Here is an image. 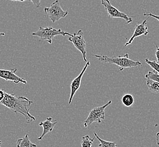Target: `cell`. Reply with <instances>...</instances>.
Wrapping results in <instances>:
<instances>
[{
	"label": "cell",
	"mask_w": 159,
	"mask_h": 147,
	"mask_svg": "<svg viewBox=\"0 0 159 147\" xmlns=\"http://www.w3.org/2000/svg\"><path fill=\"white\" fill-rule=\"evenodd\" d=\"M32 103V101L25 96H16L5 92L3 99L0 101V105L5 106L15 113L22 114L25 118L27 123H30L36 121L35 117L30 113V106Z\"/></svg>",
	"instance_id": "cell-1"
},
{
	"label": "cell",
	"mask_w": 159,
	"mask_h": 147,
	"mask_svg": "<svg viewBox=\"0 0 159 147\" xmlns=\"http://www.w3.org/2000/svg\"><path fill=\"white\" fill-rule=\"evenodd\" d=\"M94 57L97 58L99 61L108 63L111 64L116 65L119 67V71H122L125 69L132 67H139L142 66V64L138 61H134L129 58V53H126L124 56H117L109 57L107 56L94 55Z\"/></svg>",
	"instance_id": "cell-2"
},
{
	"label": "cell",
	"mask_w": 159,
	"mask_h": 147,
	"mask_svg": "<svg viewBox=\"0 0 159 147\" xmlns=\"http://www.w3.org/2000/svg\"><path fill=\"white\" fill-rule=\"evenodd\" d=\"M32 36H37L40 38V40L47 41L49 44H51L53 42V39L55 36L57 35H62L64 36H71L72 34L69 32L62 31L60 29H53L52 27H39V29L36 32H33Z\"/></svg>",
	"instance_id": "cell-3"
},
{
	"label": "cell",
	"mask_w": 159,
	"mask_h": 147,
	"mask_svg": "<svg viewBox=\"0 0 159 147\" xmlns=\"http://www.w3.org/2000/svg\"><path fill=\"white\" fill-rule=\"evenodd\" d=\"M111 100L101 106H98L92 109L89 112V115L84 121V126L86 128L94 122L101 123L102 120L105 118V109L111 104Z\"/></svg>",
	"instance_id": "cell-4"
},
{
	"label": "cell",
	"mask_w": 159,
	"mask_h": 147,
	"mask_svg": "<svg viewBox=\"0 0 159 147\" xmlns=\"http://www.w3.org/2000/svg\"><path fill=\"white\" fill-rule=\"evenodd\" d=\"M44 13L47 14L52 23H56L68 15L67 11H64L61 7L59 0H56L50 7L44 8Z\"/></svg>",
	"instance_id": "cell-5"
},
{
	"label": "cell",
	"mask_w": 159,
	"mask_h": 147,
	"mask_svg": "<svg viewBox=\"0 0 159 147\" xmlns=\"http://www.w3.org/2000/svg\"><path fill=\"white\" fill-rule=\"evenodd\" d=\"M101 3L107 11L108 16L111 18H121L125 20L126 24L133 22V17L127 16L126 13H122L116 7H113L109 0H100Z\"/></svg>",
	"instance_id": "cell-6"
},
{
	"label": "cell",
	"mask_w": 159,
	"mask_h": 147,
	"mask_svg": "<svg viewBox=\"0 0 159 147\" xmlns=\"http://www.w3.org/2000/svg\"><path fill=\"white\" fill-rule=\"evenodd\" d=\"M68 40L72 42L77 50H78L82 53L83 60L84 62H87L86 43L83 37L82 30L80 29L77 33H75L73 35L72 34V35L68 38Z\"/></svg>",
	"instance_id": "cell-7"
},
{
	"label": "cell",
	"mask_w": 159,
	"mask_h": 147,
	"mask_svg": "<svg viewBox=\"0 0 159 147\" xmlns=\"http://www.w3.org/2000/svg\"><path fill=\"white\" fill-rule=\"evenodd\" d=\"M17 71L18 69L16 68H14L10 70L0 69V78H2L6 81H10L16 84L22 83L23 84H27V80L24 78L18 77L16 74Z\"/></svg>",
	"instance_id": "cell-8"
},
{
	"label": "cell",
	"mask_w": 159,
	"mask_h": 147,
	"mask_svg": "<svg viewBox=\"0 0 159 147\" xmlns=\"http://www.w3.org/2000/svg\"><path fill=\"white\" fill-rule=\"evenodd\" d=\"M90 65V62L89 61H87L85 66L82 69V71L80 73L79 75L76 77L74 79L70 84V88H71V92H70V97L69 100V104H71L73 99L74 96L75 95L77 91L80 89L81 82H82V79L83 78V75L85 73L86 70L87 69L88 67Z\"/></svg>",
	"instance_id": "cell-9"
},
{
	"label": "cell",
	"mask_w": 159,
	"mask_h": 147,
	"mask_svg": "<svg viewBox=\"0 0 159 147\" xmlns=\"http://www.w3.org/2000/svg\"><path fill=\"white\" fill-rule=\"evenodd\" d=\"M149 33V30L147 27V20H143L142 23L138 24L135 27L133 35L131 36L130 39L127 40V42L125 43V47H127L128 45H130L134 40V39L138 37H139L142 35L146 36Z\"/></svg>",
	"instance_id": "cell-10"
},
{
	"label": "cell",
	"mask_w": 159,
	"mask_h": 147,
	"mask_svg": "<svg viewBox=\"0 0 159 147\" xmlns=\"http://www.w3.org/2000/svg\"><path fill=\"white\" fill-rule=\"evenodd\" d=\"M57 122L58 120L54 119L52 117H49L44 121L40 122L39 123V126L42 127L43 128V130L42 134L38 138V140H42L46 135L53 131L55 126L57 125Z\"/></svg>",
	"instance_id": "cell-11"
},
{
	"label": "cell",
	"mask_w": 159,
	"mask_h": 147,
	"mask_svg": "<svg viewBox=\"0 0 159 147\" xmlns=\"http://www.w3.org/2000/svg\"><path fill=\"white\" fill-rule=\"evenodd\" d=\"M17 147H37V145L30 140L29 135L26 134L23 138L18 139L16 141Z\"/></svg>",
	"instance_id": "cell-12"
},
{
	"label": "cell",
	"mask_w": 159,
	"mask_h": 147,
	"mask_svg": "<svg viewBox=\"0 0 159 147\" xmlns=\"http://www.w3.org/2000/svg\"><path fill=\"white\" fill-rule=\"evenodd\" d=\"M147 86L151 92L153 93H159V83L153 80L147 79Z\"/></svg>",
	"instance_id": "cell-13"
},
{
	"label": "cell",
	"mask_w": 159,
	"mask_h": 147,
	"mask_svg": "<svg viewBox=\"0 0 159 147\" xmlns=\"http://www.w3.org/2000/svg\"><path fill=\"white\" fill-rule=\"evenodd\" d=\"M122 102L125 106L130 107L131 106L133 105L134 104V97L130 93L126 94L122 97Z\"/></svg>",
	"instance_id": "cell-14"
},
{
	"label": "cell",
	"mask_w": 159,
	"mask_h": 147,
	"mask_svg": "<svg viewBox=\"0 0 159 147\" xmlns=\"http://www.w3.org/2000/svg\"><path fill=\"white\" fill-rule=\"evenodd\" d=\"M95 136L93 138H90L89 135H87L82 138L81 145L82 147H91L93 141L95 140Z\"/></svg>",
	"instance_id": "cell-15"
},
{
	"label": "cell",
	"mask_w": 159,
	"mask_h": 147,
	"mask_svg": "<svg viewBox=\"0 0 159 147\" xmlns=\"http://www.w3.org/2000/svg\"><path fill=\"white\" fill-rule=\"evenodd\" d=\"M94 135L100 143V144H99V147H117V144L115 143L111 142V141H108L102 139L99 137L96 132H94Z\"/></svg>",
	"instance_id": "cell-16"
},
{
	"label": "cell",
	"mask_w": 159,
	"mask_h": 147,
	"mask_svg": "<svg viewBox=\"0 0 159 147\" xmlns=\"http://www.w3.org/2000/svg\"><path fill=\"white\" fill-rule=\"evenodd\" d=\"M145 78L147 79L153 80L159 83V74L157 73L156 71H149L148 73L145 75Z\"/></svg>",
	"instance_id": "cell-17"
},
{
	"label": "cell",
	"mask_w": 159,
	"mask_h": 147,
	"mask_svg": "<svg viewBox=\"0 0 159 147\" xmlns=\"http://www.w3.org/2000/svg\"><path fill=\"white\" fill-rule=\"evenodd\" d=\"M145 62L147 64L150 66V67L152 68L153 70L156 71L157 73L159 74V64L155 61H151L148 58L145 59Z\"/></svg>",
	"instance_id": "cell-18"
},
{
	"label": "cell",
	"mask_w": 159,
	"mask_h": 147,
	"mask_svg": "<svg viewBox=\"0 0 159 147\" xmlns=\"http://www.w3.org/2000/svg\"><path fill=\"white\" fill-rule=\"evenodd\" d=\"M143 16H147V17H152L154 18L155 19H157V20L159 21V16H156V15H154L152 13H147L144 11V10L143 9Z\"/></svg>",
	"instance_id": "cell-19"
},
{
	"label": "cell",
	"mask_w": 159,
	"mask_h": 147,
	"mask_svg": "<svg viewBox=\"0 0 159 147\" xmlns=\"http://www.w3.org/2000/svg\"><path fill=\"white\" fill-rule=\"evenodd\" d=\"M32 2V3L35 5L36 8H39L40 7V4H41V0H29Z\"/></svg>",
	"instance_id": "cell-20"
},
{
	"label": "cell",
	"mask_w": 159,
	"mask_h": 147,
	"mask_svg": "<svg viewBox=\"0 0 159 147\" xmlns=\"http://www.w3.org/2000/svg\"><path fill=\"white\" fill-rule=\"evenodd\" d=\"M155 46L156 47L155 56H156V59H157V62L159 64V47H158V46L156 44H155Z\"/></svg>",
	"instance_id": "cell-21"
},
{
	"label": "cell",
	"mask_w": 159,
	"mask_h": 147,
	"mask_svg": "<svg viewBox=\"0 0 159 147\" xmlns=\"http://www.w3.org/2000/svg\"><path fill=\"white\" fill-rule=\"evenodd\" d=\"M156 143L159 146V132H157L156 135Z\"/></svg>",
	"instance_id": "cell-22"
},
{
	"label": "cell",
	"mask_w": 159,
	"mask_h": 147,
	"mask_svg": "<svg viewBox=\"0 0 159 147\" xmlns=\"http://www.w3.org/2000/svg\"><path fill=\"white\" fill-rule=\"evenodd\" d=\"M9 1H16V2H25V1H27L29 0H9Z\"/></svg>",
	"instance_id": "cell-23"
},
{
	"label": "cell",
	"mask_w": 159,
	"mask_h": 147,
	"mask_svg": "<svg viewBox=\"0 0 159 147\" xmlns=\"http://www.w3.org/2000/svg\"><path fill=\"white\" fill-rule=\"evenodd\" d=\"M5 35V33H3V32H0V36H3Z\"/></svg>",
	"instance_id": "cell-24"
},
{
	"label": "cell",
	"mask_w": 159,
	"mask_h": 147,
	"mask_svg": "<svg viewBox=\"0 0 159 147\" xmlns=\"http://www.w3.org/2000/svg\"><path fill=\"white\" fill-rule=\"evenodd\" d=\"M2 141L0 140V147H1V145H2Z\"/></svg>",
	"instance_id": "cell-25"
}]
</instances>
